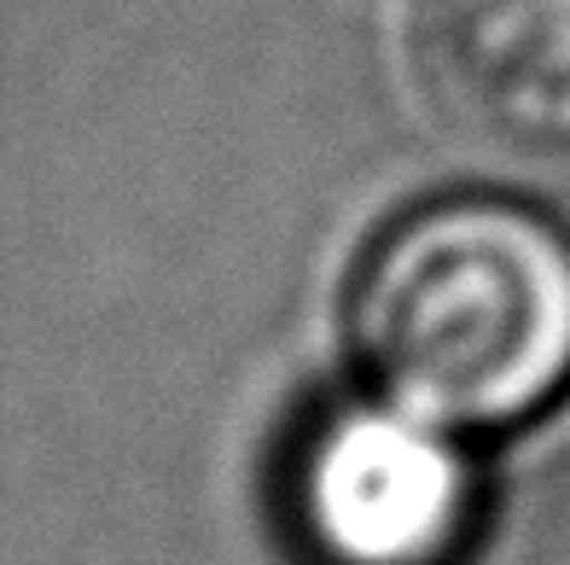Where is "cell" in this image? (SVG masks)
<instances>
[{
	"instance_id": "3",
	"label": "cell",
	"mask_w": 570,
	"mask_h": 565,
	"mask_svg": "<svg viewBox=\"0 0 570 565\" xmlns=\"http://www.w3.org/2000/svg\"><path fill=\"white\" fill-rule=\"evenodd\" d=\"M413 70L460 135L512 152L570 146V0H425Z\"/></svg>"
},
{
	"instance_id": "1",
	"label": "cell",
	"mask_w": 570,
	"mask_h": 565,
	"mask_svg": "<svg viewBox=\"0 0 570 565\" xmlns=\"http://www.w3.org/2000/svg\"><path fill=\"white\" fill-rule=\"evenodd\" d=\"M350 344L431 426L530 420L570 384V240L489 193L420 204L355 274Z\"/></svg>"
},
{
	"instance_id": "2",
	"label": "cell",
	"mask_w": 570,
	"mask_h": 565,
	"mask_svg": "<svg viewBox=\"0 0 570 565\" xmlns=\"http://www.w3.org/2000/svg\"><path fill=\"white\" fill-rule=\"evenodd\" d=\"M285 507L315 565H454L472 543L478 490L420 415L332 408L292 449Z\"/></svg>"
}]
</instances>
